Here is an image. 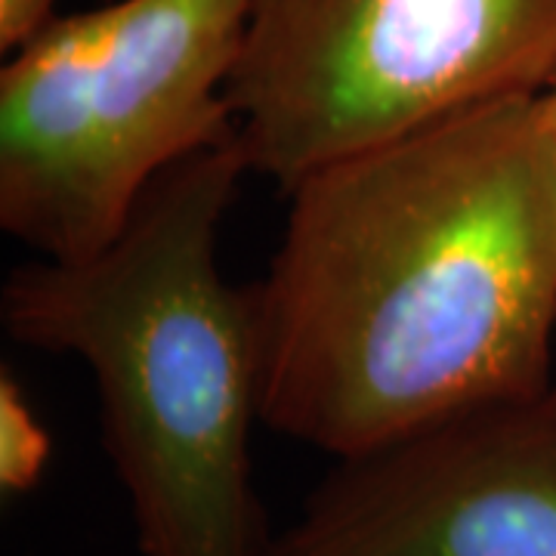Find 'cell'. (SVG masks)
Here are the masks:
<instances>
[{
    "instance_id": "4",
    "label": "cell",
    "mask_w": 556,
    "mask_h": 556,
    "mask_svg": "<svg viewBox=\"0 0 556 556\" xmlns=\"http://www.w3.org/2000/svg\"><path fill=\"white\" fill-rule=\"evenodd\" d=\"M554 75L556 0H254L226 102L248 174L288 192Z\"/></svg>"
},
{
    "instance_id": "2",
    "label": "cell",
    "mask_w": 556,
    "mask_h": 556,
    "mask_svg": "<svg viewBox=\"0 0 556 556\" xmlns=\"http://www.w3.org/2000/svg\"><path fill=\"white\" fill-rule=\"evenodd\" d=\"M244 174L232 139L195 152L102 254L20 266L0 291L10 338L93 371L142 556H266L276 535L251 464L263 424L251 300L219 269Z\"/></svg>"
},
{
    "instance_id": "8",
    "label": "cell",
    "mask_w": 556,
    "mask_h": 556,
    "mask_svg": "<svg viewBox=\"0 0 556 556\" xmlns=\"http://www.w3.org/2000/svg\"><path fill=\"white\" fill-rule=\"evenodd\" d=\"M544 97H547V102H551V115H554V124H556V75L554 80H551V87L544 90Z\"/></svg>"
},
{
    "instance_id": "5",
    "label": "cell",
    "mask_w": 556,
    "mask_h": 556,
    "mask_svg": "<svg viewBox=\"0 0 556 556\" xmlns=\"http://www.w3.org/2000/svg\"><path fill=\"white\" fill-rule=\"evenodd\" d=\"M266 556H556V380L338 457Z\"/></svg>"
},
{
    "instance_id": "3",
    "label": "cell",
    "mask_w": 556,
    "mask_h": 556,
    "mask_svg": "<svg viewBox=\"0 0 556 556\" xmlns=\"http://www.w3.org/2000/svg\"><path fill=\"white\" fill-rule=\"evenodd\" d=\"M254 0L56 13L0 68V226L40 260L121 239L149 186L232 139L226 84Z\"/></svg>"
},
{
    "instance_id": "6",
    "label": "cell",
    "mask_w": 556,
    "mask_h": 556,
    "mask_svg": "<svg viewBox=\"0 0 556 556\" xmlns=\"http://www.w3.org/2000/svg\"><path fill=\"white\" fill-rule=\"evenodd\" d=\"M53 455L47 427L7 368L0 375V492L20 497L31 492Z\"/></svg>"
},
{
    "instance_id": "1",
    "label": "cell",
    "mask_w": 556,
    "mask_h": 556,
    "mask_svg": "<svg viewBox=\"0 0 556 556\" xmlns=\"http://www.w3.org/2000/svg\"><path fill=\"white\" fill-rule=\"evenodd\" d=\"M248 285L260 417L338 457L554 383L556 124L504 97L325 164Z\"/></svg>"
},
{
    "instance_id": "7",
    "label": "cell",
    "mask_w": 556,
    "mask_h": 556,
    "mask_svg": "<svg viewBox=\"0 0 556 556\" xmlns=\"http://www.w3.org/2000/svg\"><path fill=\"white\" fill-rule=\"evenodd\" d=\"M50 16H56V0H0V50H16Z\"/></svg>"
}]
</instances>
